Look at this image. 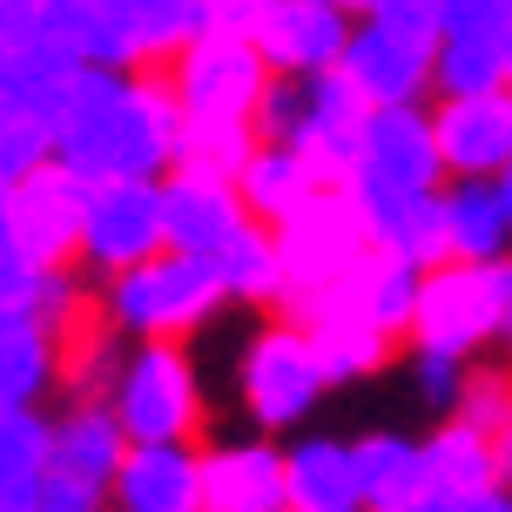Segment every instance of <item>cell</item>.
<instances>
[{
	"mask_svg": "<svg viewBox=\"0 0 512 512\" xmlns=\"http://www.w3.org/2000/svg\"><path fill=\"white\" fill-rule=\"evenodd\" d=\"M95 310L122 344H189L209 317L223 310L216 270L196 256H149L122 277L95 283Z\"/></svg>",
	"mask_w": 512,
	"mask_h": 512,
	"instance_id": "obj_1",
	"label": "cell"
},
{
	"mask_svg": "<svg viewBox=\"0 0 512 512\" xmlns=\"http://www.w3.org/2000/svg\"><path fill=\"white\" fill-rule=\"evenodd\" d=\"M512 297V263H438L418 277L411 297V331L405 351H432V358H486L499 344Z\"/></svg>",
	"mask_w": 512,
	"mask_h": 512,
	"instance_id": "obj_2",
	"label": "cell"
},
{
	"mask_svg": "<svg viewBox=\"0 0 512 512\" xmlns=\"http://www.w3.org/2000/svg\"><path fill=\"white\" fill-rule=\"evenodd\" d=\"M108 411L128 445H203L196 432L209 418V391L189 344H128Z\"/></svg>",
	"mask_w": 512,
	"mask_h": 512,
	"instance_id": "obj_3",
	"label": "cell"
},
{
	"mask_svg": "<svg viewBox=\"0 0 512 512\" xmlns=\"http://www.w3.org/2000/svg\"><path fill=\"white\" fill-rule=\"evenodd\" d=\"M270 243H277V277H283L277 317H297L364 256V223L344 189H317L297 216H283L270 230Z\"/></svg>",
	"mask_w": 512,
	"mask_h": 512,
	"instance_id": "obj_4",
	"label": "cell"
},
{
	"mask_svg": "<svg viewBox=\"0 0 512 512\" xmlns=\"http://www.w3.org/2000/svg\"><path fill=\"white\" fill-rule=\"evenodd\" d=\"M324 371L310 358V337L304 324H290V317H270L263 331L243 344V364H236V398L250 411L256 438L263 432H297L310 411L324 405Z\"/></svg>",
	"mask_w": 512,
	"mask_h": 512,
	"instance_id": "obj_5",
	"label": "cell"
},
{
	"mask_svg": "<svg viewBox=\"0 0 512 512\" xmlns=\"http://www.w3.org/2000/svg\"><path fill=\"white\" fill-rule=\"evenodd\" d=\"M169 95H176L182 122H250L263 88H270V68L256 61L250 41H230V34H196L189 48L162 68Z\"/></svg>",
	"mask_w": 512,
	"mask_h": 512,
	"instance_id": "obj_6",
	"label": "cell"
},
{
	"mask_svg": "<svg viewBox=\"0 0 512 512\" xmlns=\"http://www.w3.org/2000/svg\"><path fill=\"white\" fill-rule=\"evenodd\" d=\"M81 209H88V182H75L68 169L41 162L34 176L7 182V216L0 230L14 243L34 277H68L75 270V236H81Z\"/></svg>",
	"mask_w": 512,
	"mask_h": 512,
	"instance_id": "obj_7",
	"label": "cell"
},
{
	"mask_svg": "<svg viewBox=\"0 0 512 512\" xmlns=\"http://www.w3.org/2000/svg\"><path fill=\"white\" fill-rule=\"evenodd\" d=\"M162 256V209H155V182H95L88 209H81L75 236V277L108 283Z\"/></svg>",
	"mask_w": 512,
	"mask_h": 512,
	"instance_id": "obj_8",
	"label": "cell"
},
{
	"mask_svg": "<svg viewBox=\"0 0 512 512\" xmlns=\"http://www.w3.org/2000/svg\"><path fill=\"white\" fill-rule=\"evenodd\" d=\"M432 189H445V169H438L425 108H371L344 196H432Z\"/></svg>",
	"mask_w": 512,
	"mask_h": 512,
	"instance_id": "obj_9",
	"label": "cell"
},
{
	"mask_svg": "<svg viewBox=\"0 0 512 512\" xmlns=\"http://www.w3.org/2000/svg\"><path fill=\"white\" fill-rule=\"evenodd\" d=\"M432 149L445 182H492L512 162V95H465V102H425Z\"/></svg>",
	"mask_w": 512,
	"mask_h": 512,
	"instance_id": "obj_10",
	"label": "cell"
},
{
	"mask_svg": "<svg viewBox=\"0 0 512 512\" xmlns=\"http://www.w3.org/2000/svg\"><path fill=\"white\" fill-rule=\"evenodd\" d=\"M411 297H418V277H411L405 263H391V256L364 250L344 277L317 297V304H304L290 324H317V317H337V324H364V331L391 337V344H405L411 331Z\"/></svg>",
	"mask_w": 512,
	"mask_h": 512,
	"instance_id": "obj_11",
	"label": "cell"
},
{
	"mask_svg": "<svg viewBox=\"0 0 512 512\" xmlns=\"http://www.w3.org/2000/svg\"><path fill=\"white\" fill-rule=\"evenodd\" d=\"M155 209H162V250L196 256V263H209L250 223L243 203H236V182L203 176V169H169V176L155 182Z\"/></svg>",
	"mask_w": 512,
	"mask_h": 512,
	"instance_id": "obj_12",
	"label": "cell"
},
{
	"mask_svg": "<svg viewBox=\"0 0 512 512\" xmlns=\"http://www.w3.org/2000/svg\"><path fill=\"white\" fill-rule=\"evenodd\" d=\"M371 108L358 102V88L337 75H310L304 81V128H297V162H304L317 189H344L351 182V162H358V128Z\"/></svg>",
	"mask_w": 512,
	"mask_h": 512,
	"instance_id": "obj_13",
	"label": "cell"
},
{
	"mask_svg": "<svg viewBox=\"0 0 512 512\" xmlns=\"http://www.w3.org/2000/svg\"><path fill=\"white\" fill-rule=\"evenodd\" d=\"M344 34H351V21L331 14V7H317V0H277V7L256 21L250 48L277 81H310V75H331L337 68Z\"/></svg>",
	"mask_w": 512,
	"mask_h": 512,
	"instance_id": "obj_14",
	"label": "cell"
},
{
	"mask_svg": "<svg viewBox=\"0 0 512 512\" xmlns=\"http://www.w3.org/2000/svg\"><path fill=\"white\" fill-rule=\"evenodd\" d=\"M337 75L358 88L364 108H425L432 102V54L391 41L371 21H351L344 54H337Z\"/></svg>",
	"mask_w": 512,
	"mask_h": 512,
	"instance_id": "obj_15",
	"label": "cell"
},
{
	"mask_svg": "<svg viewBox=\"0 0 512 512\" xmlns=\"http://www.w3.org/2000/svg\"><path fill=\"white\" fill-rule=\"evenodd\" d=\"M108 512H203V445H128Z\"/></svg>",
	"mask_w": 512,
	"mask_h": 512,
	"instance_id": "obj_16",
	"label": "cell"
},
{
	"mask_svg": "<svg viewBox=\"0 0 512 512\" xmlns=\"http://www.w3.org/2000/svg\"><path fill=\"white\" fill-rule=\"evenodd\" d=\"M203 512H283L277 438H216L203 445Z\"/></svg>",
	"mask_w": 512,
	"mask_h": 512,
	"instance_id": "obj_17",
	"label": "cell"
},
{
	"mask_svg": "<svg viewBox=\"0 0 512 512\" xmlns=\"http://www.w3.org/2000/svg\"><path fill=\"white\" fill-rule=\"evenodd\" d=\"M364 223V250L405 263L411 277H425L445 263V223H438V189L432 196H351Z\"/></svg>",
	"mask_w": 512,
	"mask_h": 512,
	"instance_id": "obj_18",
	"label": "cell"
},
{
	"mask_svg": "<svg viewBox=\"0 0 512 512\" xmlns=\"http://www.w3.org/2000/svg\"><path fill=\"white\" fill-rule=\"evenodd\" d=\"M283 512H364L351 438L310 432L283 445Z\"/></svg>",
	"mask_w": 512,
	"mask_h": 512,
	"instance_id": "obj_19",
	"label": "cell"
},
{
	"mask_svg": "<svg viewBox=\"0 0 512 512\" xmlns=\"http://www.w3.org/2000/svg\"><path fill=\"white\" fill-rule=\"evenodd\" d=\"M122 452H128V438L108 405H61L48 418V472H61V479H81V486L108 492Z\"/></svg>",
	"mask_w": 512,
	"mask_h": 512,
	"instance_id": "obj_20",
	"label": "cell"
},
{
	"mask_svg": "<svg viewBox=\"0 0 512 512\" xmlns=\"http://www.w3.org/2000/svg\"><path fill=\"white\" fill-rule=\"evenodd\" d=\"M128 344L102 324V310H88L81 324L54 337V391H68V405H108V391L122 378Z\"/></svg>",
	"mask_w": 512,
	"mask_h": 512,
	"instance_id": "obj_21",
	"label": "cell"
},
{
	"mask_svg": "<svg viewBox=\"0 0 512 512\" xmlns=\"http://www.w3.org/2000/svg\"><path fill=\"white\" fill-rule=\"evenodd\" d=\"M438 223H445V263H512V230L492 182H445Z\"/></svg>",
	"mask_w": 512,
	"mask_h": 512,
	"instance_id": "obj_22",
	"label": "cell"
},
{
	"mask_svg": "<svg viewBox=\"0 0 512 512\" xmlns=\"http://www.w3.org/2000/svg\"><path fill=\"white\" fill-rule=\"evenodd\" d=\"M418 472H425V492H445V499H479V492L506 486L499 479V459H492V438L459 432V425H432L418 438Z\"/></svg>",
	"mask_w": 512,
	"mask_h": 512,
	"instance_id": "obj_23",
	"label": "cell"
},
{
	"mask_svg": "<svg viewBox=\"0 0 512 512\" xmlns=\"http://www.w3.org/2000/svg\"><path fill=\"white\" fill-rule=\"evenodd\" d=\"M351 472H358L364 512L411 506V499L425 492V472H418V438H411V432H364V438H351Z\"/></svg>",
	"mask_w": 512,
	"mask_h": 512,
	"instance_id": "obj_24",
	"label": "cell"
},
{
	"mask_svg": "<svg viewBox=\"0 0 512 512\" xmlns=\"http://www.w3.org/2000/svg\"><path fill=\"white\" fill-rule=\"evenodd\" d=\"M310 196H317V176L297 162V149L256 142V155L243 162V176H236V203H243V216L263 223V230H277L283 216H297Z\"/></svg>",
	"mask_w": 512,
	"mask_h": 512,
	"instance_id": "obj_25",
	"label": "cell"
},
{
	"mask_svg": "<svg viewBox=\"0 0 512 512\" xmlns=\"http://www.w3.org/2000/svg\"><path fill=\"white\" fill-rule=\"evenodd\" d=\"M209 270H216V290H223V304H250V310H277V243L263 223H243V230L223 243V250L209 256Z\"/></svg>",
	"mask_w": 512,
	"mask_h": 512,
	"instance_id": "obj_26",
	"label": "cell"
},
{
	"mask_svg": "<svg viewBox=\"0 0 512 512\" xmlns=\"http://www.w3.org/2000/svg\"><path fill=\"white\" fill-rule=\"evenodd\" d=\"M310 337V358H317V371H324V384H364L378 378L384 364H398V351L405 344H391V337L364 331V324H337V317H317V324H304Z\"/></svg>",
	"mask_w": 512,
	"mask_h": 512,
	"instance_id": "obj_27",
	"label": "cell"
},
{
	"mask_svg": "<svg viewBox=\"0 0 512 512\" xmlns=\"http://www.w3.org/2000/svg\"><path fill=\"white\" fill-rule=\"evenodd\" d=\"M48 472V411H0V512H27Z\"/></svg>",
	"mask_w": 512,
	"mask_h": 512,
	"instance_id": "obj_28",
	"label": "cell"
},
{
	"mask_svg": "<svg viewBox=\"0 0 512 512\" xmlns=\"http://www.w3.org/2000/svg\"><path fill=\"white\" fill-rule=\"evenodd\" d=\"M499 88V34H438L432 48V102H465Z\"/></svg>",
	"mask_w": 512,
	"mask_h": 512,
	"instance_id": "obj_29",
	"label": "cell"
},
{
	"mask_svg": "<svg viewBox=\"0 0 512 512\" xmlns=\"http://www.w3.org/2000/svg\"><path fill=\"white\" fill-rule=\"evenodd\" d=\"M250 155H256V128L250 122H182L176 169H203V176L236 182Z\"/></svg>",
	"mask_w": 512,
	"mask_h": 512,
	"instance_id": "obj_30",
	"label": "cell"
},
{
	"mask_svg": "<svg viewBox=\"0 0 512 512\" xmlns=\"http://www.w3.org/2000/svg\"><path fill=\"white\" fill-rule=\"evenodd\" d=\"M512 418V364H486L472 358L465 364V384H459V405L445 425L459 432H479V438H499V425Z\"/></svg>",
	"mask_w": 512,
	"mask_h": 512,
	"instance_id": "obj_31",
	"label": "cell"
},
{
	"mask_svg": "<svg viewBox=\"0 0 512 512\" xmlns=\"http://www.w3.org/2000/svg\"><path fill=\"white\" fill-rule=\"evenodd\" d=\"M371 27H384L391 41H405V48L432 54L438 34H445V21H438V0H371V14H364Z\"/></svg>",
	"mask_w": 512,
	"mask_h": 512,
	"instance_id": "obj_32",
	"label": "cell"
},
{
	"mask_svg": "<svg viewBox=\"0 0 512 512\" xmlns=\"http://www.w3.org/2000/svg\"><path fill=\"white\" fill-rule=\"evenodd\" d=\"M48 162V122L0 108V182H21Z\"/></svg>",
	"mask_w": 512,
	"mask_h": 512,
	"instance_id": "obj_33",
	"label": "cell"
},
{
	"mask_svg": "<svg viewBox=\"0 0 512 512\" xmlns=\"http://www.w3.org/2000/svg\"><path fill=\"white\" fill-rule=\"evenodd\" d=\"M459 384H465V364H459V358L411 351V398L432 411L438 425H445V418H452V405H459Z\"/></svg>",
	"mask_w": 512,
	"mask_h": 512,
	"instance_id": "obj_34",
	"label": "cell"
},
{
	"mask_svg": "<svg viewBox=\"0 0 512 512\" xmlns=\"http://www.w3.org/2000/svg\"><path fill=\"white\" fill-rule=\"evenodd\" d=\"M41 290H48V277H34L21 256H14V243H7V230H0V317H34V304H41Z\"/></svg>",
	"mask_w": 512,
	"mask_h": 512,
	"instance_id": "obj_35",
	"label": "cell"
},
{
	"mask_svg": "<svg viewBox=\"0 0 512 512\" xmlns=\"http://www.w3.org/2000/svg\"><path fill=\"white\" fill-rule=\"evenodd\" d=\"M277 0H196V21H203V34H230V41H250L256 21L270 14Z\"/></svg>",
	"mask_w": 512,
	"mask_h": 512,
	"instance_id": "obj_36",
	"label": "cell"
},
{
	"mask_svg": "<svg viewBox=\"0 0 512 512\" xmlns=\"http://www.w3.org/2000/svg\"><path fill=\"white\" fill-rule=\"evenodd\" d=\"M445 34H506L512 27V0H438Z\"/></svg>",
	"mask_w": 512,
	"mask_h": 512,
	"instance_id": "obj_37",
	"label": "cell"
},
{
	"mask_svg": "<svg viewBox=\"0 0 512 512\" xmlns=\"http://www.w3.org/2000/svg\"><path fill=\"white\" fill-rule=\"evenodd\" d=\"M27 512H108V492L81 486V479H61V472H41V486H34Z\"/></svg>",
	"mask_w": 512,
	"mask_h": 512,
	"instance_id": "obj_38",
	"label": "cell"
},
{
	"mask_svg": "<svg viewBox=\"0 0 512 512\" xmlns=\"http://www.w3.org/2000/svg\"><path fill=\"white\" fill-rule=\"evenodd\" d=\"M465 512H512V486H492L479 499H465Z\"/></svg>",
	"mask_w": 512,
	"mask_h": 512,
	"instance_id": "obj_39",
	"label": "cell"
},
{
	"mask_svg": "<svg viewBox=\"0 0 512 512\" xmlns=\"http://www.w3.org/2000/svg\"><path fill=\"white\" fill-rule=\"evenodd\" d=\"M492 459H499V479L512 486V418L499 425V438H492Z\"/></svg>",
	"mask_w": 512,
	"mask_h": 512,
	"instance_id": "obj_40",
	"label": "cell"
},
{
	"mask_svg": "<svg viewBox=\"0 0 512 512\" xmlns=\"http://www.w3.org/2000/svg\"><path fill=\"white\" fill-rule=\"evenodd\" d=\"M492 196H499V216H506V230H512V162L492 176Z\"/></svg>",
	"mask_w": 512,
	"mask_h": 512,
	"instance_id": "obj_41",
	"label": "cell"
},
{
	"mask_svg": "<svg viewBox=\"0 0 512 512\" xmlns=\"http://www.w3.org/2000/svg\"><path fill=\"white\" fill-rule=\"evenodd\" d=\"M317 7H331V14H344V21H364V14H371V0H317Z\"/></svg>",
	"mask_w": 512,
	"mask_h": 512,
	"instance_id": "obj_42",
	"label": "cell"
},
{
	"mask_svg": "<svg viewBox=\"0 0 512 512\" xmlns=\"http://www.w3.org/2000/svg\"><path fill=\"white\" fill-rule=\"evenodd\" d=\"M499 88H506V95H512V27H506V34H499Z\"/></svg>",
	"mask_w": 512,
	"mask_h": 512,
	"instance_id": "obj_43",
	"label": "cell"
},
{
	"mask_svg": "<svg viewBox=\"0 0 512 512\" xmlns=\"http://www.w3.org/2000/svg\"><path fill=\"white\" fill-rule=\"evenodd\" d=\"M499 344H506V364H512V297H506V324H499Z\"/></svg>",
	"mask_w": 512,
	"mask_h": 512,
	"instance_id": "obj_44",
	"label": "cell"
},
{
	"mask_svg": "<svg viewBox=\"0 0 512 512\" xmlns=\"http://www.w3.org/2000/svg\"><path fill=\"white\" fill-rule=\"evenodd\" d=\"M0 216H7V182H0Z\"/></svg>",
	"mask_w": 512,
	"mask_h": 512,
	"instance_id": "obj_45",
	"label": "cell"
},
{
	"mask_svg": "<svg viewBox=\"0 0 512 512\" xmlns=\"http://www.w3.org/2000/svg\"><path fill=\"white\" fill-rule=\"evenodd\" d=\"M391 512H411V506H391Z\"/></svg>",
	"mask_w": 512,
	"mask_h": 512,
	"instance_id": "obj_46",
	"label": "cell"
},
{
	"mask_svg": "<svg viewBox=\"0 0 512 512\" xmlns=\"http://www.w3.org/2000/svg\"><path fill=\"white\" fill-rule=\"evenodd\" d=\"M41 7H48V0H41Z\"/></svg>",
	"mask_w": 512,
	"mask_h": 512,
	"instance_id": "obj_47",
	"label": "cell"
}]
</instances>
